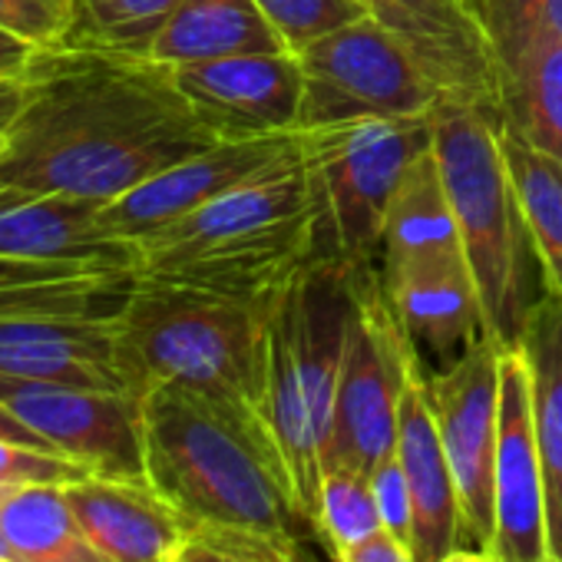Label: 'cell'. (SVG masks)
<instances>
[{
	"instance_id": "obj_17",
	"label": "cell",
	"mask_w": 562,
	"mask_h": 562,
	"mask_svg": "<svg viewBox=\"0 0 562 562\" xmlns=\"http://www.w3.org/2000/svg\"><path fill=\"white\" fill-rule=\"evenodd\" d=\"M103 205L0 182V255L136 271L139 245L103 222Z\"/></svg>"
},
{
	"instance_id": "obj_11",
	"label": "cell",
	"mask_w": 562,
	"mask_h": 562,
	"mask_svg": "<svg viewBox=\"0 0 562 562\" xmlns=\"http://www.w3.org/2000/svg\"><path fill=\"white\" fill-rule=\"evenodd\" d=\"M0 404L93 476L146 483L143 397L0 374Z\"/></svg>"
},
{
	"instance_id": "obj_40",
	"label": "cell",
	"mask_w": 562,
	"mask_h": 562,
	"mask_svg": "<svg viewBox=\"0 0 562 562\" xmlns=\"http://www.w3.org/2000/svg\"><path fill=\"white\" fill-rule=\"evenodd\" d=\"M0 440H14V443H24V447H37V450H47V453H57L44 437H37L21 417H14L4 404H0Z\"/></svg>"
},
{
	"instance_id": "obj_3",
	"label": "cell",
	"mask_w": 562,
	"mask_h": 562,
	"mask_svg": "<svg viewBox=\"0 0 562 562\" xmlns=\"http://www.w3.org/2000/svg\"><path fill=\"white\" fill-rule=\"evenodd\" d=\"M312 261L315 212L295 146L245 186L146 235L136 274L274 305Z\"/></svg>"
},
{
	"instance_id": "obj_20",
	"label": "cell",
	"mask_w": 562,
	"mask_h": 562,
	"mask_svg": "<svg viewBox=\"0 0 562 562\" xmlns=\"http://www.w3.org/2000/svg\"><path fill=\"white\" fill-rule=\"evenodd\" d=\"M470 268L463 238L457 228V215L437 166V153H424L397 186L378 251V278L381 285L411 274L453 271Z\"/></svg>"
},
{
	"instance_id": "obj_5",
	"label": "cell",
	"mask_w": 562,
	"mask_h": 562,
	"mask_svg": "<svg viewBox=\"0 0 562 562\" xmlns=\"http://www.w3.org/2000/svg\"><path fill=\"white\" fill-rule=\"evenodd\" d=\"M434 153L486 331L503 351L519 348L532 308L549 289L499 149V126L470 103L440 100L434 106Z\"/></svg>"
},
{
	"instance_id": "obj_8",
	"label": "cell",
	"mask_w": 562,
	"mask_h": 562,
	"mask_svg": "<svg viewBox=\"0 0 562 562\" xmlns=\"http://www.w3.org/2000/svg\"><path fill=\"white\" fill-rule=\"evenodd\" d=\"M305 97L299 130L424 116L443 100L407 44L374 14L299 50Z\"/></svg>"
},
{
	"instance_id": "obj_14",
	"label": "cell",
	"mask_w": 562,
	"mask_h": 562,
	"mask_svg": "<svg viewBox=\"0 0 562 562\" xmlns=\"http://www.w3.org/2000/svg\"><path fill=\"white\" fill-rule=\"evenodd\" d=\"M172 80L215 139L295 133L305 97L299 54H241L176 67Z\"/></svg>"
},
{
	"instance_id": "obj_15",
	"label": "cell",
	"mask_w": 562,
	"mask_h": 562,
	"mask_svg": "<svg viewBox=\"0 0 562 562\" xmlns=\"http://www.w3.org/2000/svg\"><path fill=\"white\" fill-rule=\"evenodd\" d=\"M295 149V133H274L255 139H222L123 192L103 205V222L130 241L179 222L182 215L209 205L212 199L245 186Z\"/></svg>"
},
{
	"instance_id": "obj_29",
	"label": "cell",
	"mask_w": 562,
	"mask_h": 562,
	"mask_svg": "<svg viewBox=\"0 0 562 562\" xmlns=\"http://www.w3.org/2000/svg\"><path fill=\"white\" fill-rule=\"evenodd\" d=\"M315 529L328 555L345 552L364 536L384 529L371 490V473L358 467H325L318 480Z\"/></svg>"
},
{
	"instance_id": "obj_33",
	"label": "cell",
	"mask_w": 562,
	"mask_h": 562,
	"mask_svg": "<svg viewBox=\"0 0 562 562\" xmlns=\"http://www.w3.org/2000/svg\"><path fill=\"white\" fill-rule=\"evenodd\" d=\"M83 476H90V470L70 457L47 453L37 447H24L14 440H0V483H11V486L57 483V486H67L74 480H83Z\"/></svg>"
},
{
	"instance_id": "obj_9",
	"label": "cell",
	"mask_w": 562,
	"mask_h": 562,
	"mask_svg": "<svg viewBox=\"0 0 562 562\" xmlns=\"http://www.w3.org/2000/svg\"><path fill=\"white\" fill-rule=\"evenodd\" d=\"M417 355L381 289L378 271L358 274V312L341 361L325 467L374 470L397 447V407Z\"/></svg>"
},
{
	"instance_id": "obj_12",
	"label": "cell",
	"mask_w": 562,
	"mask_h": 562,
	"mask_svg": "<svg viewBox=\"0 0 562 562\" xmlns=\"http://www.w3.org/2000/svg\"><path fill=\"white\" fill-rule=\"evenodd\" d=\"M486 552L496 562H552L546 473L532 427V387L519 348L499 355V443Z\"/></svg>"
},
{
	"instance_id": "obj_36",
	"label": "cell",
	"mask_w": 562,
	"mask_h": 562,
	"mask_svg": "<svg viewBox=\"0 0 562 562\" xmlns=\"http://www.w3.org/2000/svg\"><path fill=\"white\" fill-rule=\"evenodd\" d=\"M331 562H417L411 539L391 532V529H378L371 536H364L361 542L348 546L345 552L331 555Z\"/></svg>"
},
{
	"instance_id": "obj_25",
	"label": "cell",
	"mask_w": 562,
	"mask_h": 562,
	"mask_svg": "<svg viewBox=\"0 0 562 562\" xmlns=\"http://www.w3.org/2000/svg\"><path fill=\"white\" fill-rule=\"evenodd\" d=\"M503 123L562 162V37H532L503 67Z\"/></svg>"
},
{
	"instance_id": "obj_28",
	"label": "cell",
	"mask_w": 562,
	"mask_h": 562,
	"mask_svg": "<svg viewBox=\"0 0 562 562\" xmlns=\"http://www.w3.org/2000/svg\"><path fill=\"white\" fill-rule=\"evenodd\" d=\"M179 0H74L64 47L146 57Z\"/></svg>"
},
{
	"instance_id": "obj_42",
	"label": "cell",
	"mask_w": 562,
	"mask_h": 562,
	"mask_svg": "<svg viewBox=\"0 0 562 562\" xmlns=\"http://www.w3.org/2000/svg\"><path fill=\"white\" fill-rule=\"evenodd\" d=\"M437 562H496L486 549H480V546H460V549H453V552H447L443 559H437Z\"/></svg>"
},
{
	"instance_id": "obj_7",
	"label": "cell",
	"mask_w": 562,
	"mask_h": 562,
	"mask_svg": "<svg viewBox=\"0 0 562 562\" xmlns=\"http://www.w3.org/2000/svg\"><path fill=\"white\" fill-rule=\"evenodd\" d=\"M318 261L358 274L378 271L387 205L407 169L434 149V113L397 120H351L299 130Z\"/></svg>"
},
{
	"instance_id": "obj_10",
	"label": "cell",
	"mask_w": 562,
	"mask_h": 562,
	"mask_svg": "<svg viewBox=\"0 0 562 562\" xmlns=\"http://www.w3.org/2000/svg\"><path fill=\"white\" fill-rule=\"evenodd\" d=\"M499 355L496 341L473 345L447 371L424 374L437 434L457 483L463 546L486 549L493 532V470L499 443Z\"/></svg>"
},
{
	"instance_id": "obj_30",
	"label": "cell",
	"mask_w": 562,
	"mask_h": 562,
	"mask_svg": "<svg viewBox=\"0 0 562 562\" xmlns=\"http://www.w3.org/2000/svg\"><path fill=\"white\" fill-rule=\"evenodd\" d=\"M292 54L371 14L364 0H255Z\"/></svg>"
},
{
	"instance_id": "obj_27",
	"label": "cell",
	"mask_w": 562,
	"mask_h": 562,
	"mask_svg": "<svg viewBox=\"0 0 562 562\" xmlns=\"http://www.w3.org/2000/svg\"><path fill=\"white\" fill-rule=\"evenodd\" d=\"M499 149L536 241L546 289L562 295V162L532 149L506 123H499Z\"/></svg>"
},
{
	"instance_id": "obj_22",
	"label": "cell",
	"mask_w": 562,
	"mask_h": 562,
	"mask_svg": "<svg viewBox=\"0 0 562 562\" xmlns=\"http://www.w3.org/2000/svg\"><path fill=\"white\" fill-rule=\"evenodd\" d=\"M136 271L0 255V318L8 315H120Z\"/></svg>"
},
{
	"instance_id": "obj_19",
	"label": "cell",
	"mask_w": 562,
	"mask_h": 562,
	"mask_svg": "<svg viewBox=\"0 0 562 562\" xmlns=\"http://www.w3.org/2000/svg\"><path fill=\"white\" fill-rule=\"evenodd\" d=\"M394 453L404 467L414 499V529H411L414 555L417 562H437L463 546V516H460L457 483L427 401L420 361L414 364L401 394Z\"/></svg>"
},
{
	"instance_id": "obj_2",
	"label": "cell",
	"mask_w": 562,
	"mask_h": 562,
	"mask_svg": "<svg viewBox=\"0 0 562 562\" xmlns=\"http://www.w3.org/2000/svg\"><path fill=\"white\" fill-rule=\"evenodd\" d=\"M146 483L195 529L281 532L318 542L261 414L156 384L143 394Z\"/></svg>"
},
{
	"instance_id": "obj_44",
	"label": "cell",
	"mask_w": 562,
	"mask_h": 562,
	"mask_svg": "<svg viewBox=\"0 0 562 562\" xmlns=\"http://www.w3.org/2000/svg\"><path fill=\"white\" fill-rule=\"evenodd\" d=\"M14 493H18V486H11V483H0V506H4V503L14 496Z\"/></svg>"
},
{
	"instance_id": "obj_26",
	"label": "cell",
	"mask_w": 562,
	"mask_h": 562,
	"mask_svg": "<svg viewBox=\"0 0 562 562\" xmlns=\"http://www.w3.org/2000/svg\"><path fill=\"white\" fill-rule=\"evenodd\" d=\"M0 532L14 562H106L80 529L67 493L57 483L18 486L0 506Z\"/></svg>"
},
{
	"instance_id": "obj_16",
	"label": "cell",
	"mask_w": 562,
	"mask_h": 562,
	"mask_svg": "<svg viewBox=\"0 0 562 562\" xmlns=\"http://www.w3.org/2000/svg\"><path fill=\"white\" fill-rule=\"evenodd\" d=\"M0 374L133 394L120 364L116 315L0 318Z\"/></svg>"
},
{
	"instance_id": "obj_1",
	"label": "cell",
	"mask_w": 562,
	"mask_h": 562,
	"mask_svg": "<svg viewBox=\"0 0 562 562\" xmlns=\"http://www.w3.org/2000/svg\"><path fill=\"white\" fill-rule=\"evenodd\" d=\"M215 143L169 67L54 47L24 77V106L0 146V182L113 202Z\"/></svg>"
},
{
	"instance_id": "obj_31",
	"label": "cell",
	"mask_w": 562,
	"mask_h": 562,
	"mask_svg": "<svg viewBox=\"0 0 562 562\" xmlns=\"http://www.w3.org/2000/svg\"><path fill=\"white\" fill-rule=\"evenodd\" d=\"M473 8L496 47L499 67H506L536 37L542 0H473Z\"/></svg>"
},
{
	"instance_id": "obj_6",
	"label": "cell",
	"mask_w": 562,
	"mask_h": 562,
	"mask_svg": "<svg viewBox=\"0 0 562 562\" xmlns=\"http://www.w3.org/2000/svg\"><path fill=\"white\" fill-rule=\"evenodd\" d=\"M355 312L358 271L312 261L278 299L268 325L265 424L312 522Z\"/></svg>"
},
{
	"instance_id": "obj_32",
	"label": "cell",
	"mask_w": 562,
	"mask_h": 562,
	"mask_svg": "<svg viewBox=\"0 0 562 562\" xmlns=\"http://www.w3.org/2000/svg\"><path fill=\"white\" fill-rule=\"evenodd\" d=\"M74 18V0H0V27L37 44L41 50L64 47Z\"/></svg>"
},
{
	"instance_id": "obj_13",
	"label": "cell",
	"mask_w": 562,
	"mask_h": 562,
	"mask_svg": "<svg viewBox=\"0 0 562 562\" xmlns=\"http://www.w3.org/2000/svg\"><path fill=\"white\" fill-rule=\"evenodd\" d=\"M417 57L443 100L503 123V67L473 0H364Z\"/></svg>"
},
{
	"instance_id": "obj_35",
	"label": "cell",
	"mask_w": 562,
	"mask_h": 562,
	"mask_svg": "<svg viewBox=\"0 0 562 562\" xmlns=\"http://www.w3.org/2000/svg\"><path fill=\"white\" fill-rule=\"evenodd\" d=\"M228 542H235L255 562H325L315 552V539L305 536H281V532H238V529H215Z\"/></svg>"
},
{
	"instance_id": "obj_24",
	"label": "cell",
	"mask_w": 562,
	"mask_h": 562,
	"mask_svg": "<svg viewBox=\"0 0 562 562\" xmlns=\"http://www.w3.org/2000/svg\"><path fill=\"white\" fill-rule=\"evenodd\" d=\"M519 351L529 368L532 427L546 473L549 559L562 562V295L546 292L532 308Z\"/></svg>"
},
{
	"instance_id": "obj_43",
	"label": "cell",
	"mask_w": 562,
	"mask_h": 562,
	"mask_svg": "<svg viewBox=\"0 0 562 562\" xmlns=\"http://www.w3.org/2000/svg\"><path fill=\"white\" fill-rule=\"evenodd\" d=\"M0 562H14V555H11V546H8L4 532H0Z\"/></svg>"
},
{
	"instance_id": "obj_21",
	"label": "cell",
	"mask_w": 562,
	"mask_h": 562,
	"mask_svg": "<svg viewBox=\"0 0 562 562\" xmlns=\"http://www.w3.org/2000/svg\"><path fill=\"white\" fill-rule=\"evenodd\" d=\"M424 374L447 371L473 345L486 341V315L470 268L411 274L381 285ZM493 341V338H490Z\"/></svg>"
},
{
	"instance_id": "obj_34",
	"label": "cell",
	"mask_w": 562,
	"mask_h": 562,
	"mask_svg": "<svg viewBox=\"0 0 562 562\" xmlns=\"http://www.w3.org/2000/svg\"><path fill=\"white\" fill-rule=\"evenodd\" d=\"M371 490H374V503L381 513V526L411 539L414 529V499H411V486L404 476V467L397 460V453L384 457L374 470H371Z\"/></svg>"
},
{
	"instance_id": "obj_39",
	"label": "cell",
	"mask_w": 562,
	"mask_h": 562,
	"mask_svg": "<svg viewBox=\"0 0 562 562\" xmlns=\"http://www.w3.org/2000/svg\"><path fill=\"white\" fill-rule=\"evenodd\" d=\"M24 106V80H0V146Z\"/></svg>"
},
{
	"instance_id": "obj_37",
	"label": "cell",
	"mask_w": 562,
	"mask_h": 562,
	"mask_svg": "<svg viewBox=\"0 0 562 562\" xmlns=\"http://www.w3.org/2000/svg\"><path fill=\"white\" fill-rule=\"evenodd\" d=\"M172 562H255V559H248L235 542H228L222 532H215V529H195L186 542H182V549L176 552V559Z\"/></svg>"
},
{
	"instance_id": "obj_23",
	"label": "cell",
	"mask_w": 562,
	"mask_h": 562,
	"mask_svg": "<svg viewBox=\"0 0 562 562\" xmlns=\"http://www.w3.org/2000/svg\"><path fill=\"white\" fill-rule=\"evenodd\" d=\"M241 54H292L255 0H179L149 44V60L176 70Z\"/></svg>"
},
{
	"instance_id": "obj_41",
	"label": "cell",
	"mask_w": 562,
	"mask_h": 562,
	"mask_svg": "<svg viewBox=\"0 0 562 562\" xmlns=\"http://www.w3.org/2000/svg\"><path fill=\"white\" fill-rule=\"evenodd\" d=\"M562 37V0H542L536 37Z\"/></svg>"
},
{
	"instance_id": "obj_18",
	"label": "cell",
	"mask_w": 562,
	"mask_h": 562,
	"mask_svg": "<svg viewBox=\"0 0 562 562\" xmlns=\"http://www.w3.org/2000/svg\"><path fill=\"white\" fill-rule=\"evenodd\" d=\"M64 493L106 562H172L192 536V526L149 483L90 473L67 483Z\"/></svg>"
},
{
	"instance_id": "obj_4",
	"label": "cell",
	"mask_w": 562,
	"mask_h": 562,
	"mask_svg": "<svg viewBox=\"0 0 562 562\" xmlns=\"http://www.w3.org/2000/svg\"><path fill=\"white\" fill-rule=\"evenodd\" d=\"M274 305L136 274L116 315L120 364L133 394L179 384L265 417Z\"/></svg>"
},
{
	"instance_id": "obj_38",
	"label": "cell",
	"mask_w": 562,
	"mask_h": 562,
	"mask_svg": "<svg viewBox=\"0 0 562 562\" xmlns=\"http://www.w3.org/2000/svg\"><path fill=\"white\" fill-rule=\"evenodd\" d=\"M41 47L0 27V80H24Z\"/></svg>"
}]
</instances>
